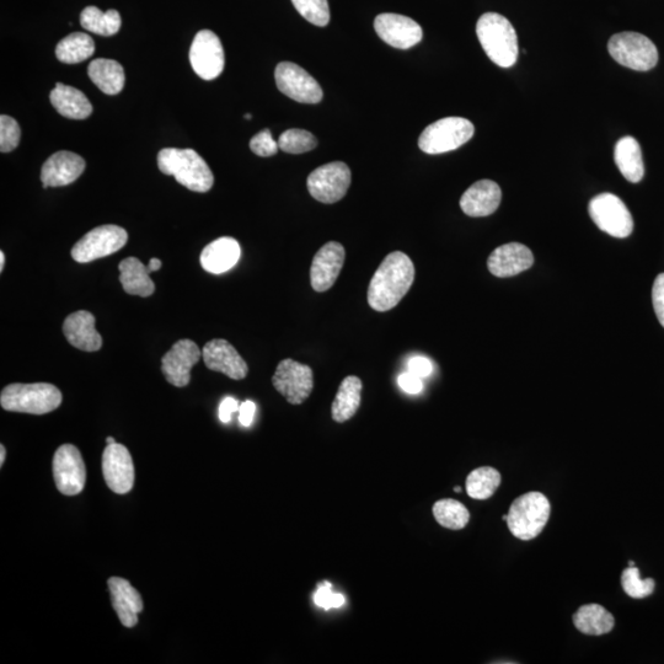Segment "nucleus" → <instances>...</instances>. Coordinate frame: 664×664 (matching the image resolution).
I'll use <instances>...</instances> for the list:
<instances>
[{"label":"nucleus","instance_id":"1","mask_svg":"<svg viewBox=\"0 0 664 664\" xmlns=\"http://www.w3.org/2000/svg\"><path fill=\"white\" fill-rule=\"evenodd\" d=\"M414 281L415 266L410 257L394 251L385 257L369 283L368 304L376 312H388L401 302Z\"/></svg>","mask_w":664,"mask_h":664},{"label":"nucleus","instance_id":"2","mask_svg":"<svg viewBox=\"0 0 664 664\" xmlns=\"http://www.w3.org/2000/svg\"><path fill=\"white\" fill-rule=\"evenodd\" d=\"M158 166L163 174L174 176L191 191L203 194L213 187L212 170L194 149L164 148L158 154Z\"/></svg>","mask_w":664,"mask_h":664},{"label":"nucleus","instance_id":"3","mask_svg":"<svg viewBox=\"0 0 664 664\" xmlns=\"http://www.w3.org/2000/svg\"><path fill=\"white\" fill-rule=\"evenodd\" d=\"M476 35L487 57L498 67L510 68L519 55L517 32L510 20L497 13H486L476 24Z\"/></svg>","mask_w":664,"mask_h":664},{"label":"nucleus","instance_id":"4","mask_svg":"<svg viewBox=\"0 0 664 664\" xmlns=\"http://www.w3.org/2000/svg\"><path fill=\"white\" fill-rule=\"evenodd\" d=\"M61 404V390L48 383L10 384L0 395V405L5 411L21 414H50L60 408Z\"/></svg>","mask_w":664,"mask_h":664},{"label":"nucleus","instance_id":"5","mask_svg":"<svg viewBox=\"0 0 664 664\" xmlns=\"http://www.w3.org/2000/svg\"><path fill=\"white\" fill-rule=\"evenodd\" d=\"M551 506L542 492L532 491L516 498L507 514V526L514 537L532 540L543 532L550 518Z\"/></svg>","mask_w":664,"mask_h":664},{"label":"nucleus","instance_id":"6","mask_svg":"<svg viewBox=\"0 0 664 664\" xmlns=\"http://www.w3.org/2000/svg\"><path fill=\"white\" fill-rule=\"evenodd\" d=\"M473 123L463 117H446L428 126L421 133L419 147L427 154L455 151L473 138Z\"/></svg>","mask_w":664,"mask_h":664},{"label":"nucleus","instance_id":"7","mask_svg":"<svg viewBox=\"0 0 664 664\" xmlns=\"http://www.w3.org/2000/svg\"><path fill=\"white\" fill-rule=\"evenodd\" d=\"M608 51L621 66L637 72L651 71L658 62L657 47L637 32H620L608 42Z\"/></svg>","mask_w":664,"mask_h":664},{"label":"nucleus","instance_id":"8","mask_svg":"<svg viewBox=\"0 0 664 664\" xmlns=\"http://www.w3.org/2000/svg\"><path fill=\"white\" fill-rule=\"evenodd\" d=\"M588 212L594 224L614 238H628L633 233V216L618 196L607 192L593 197Z\"/></svg>","mask_w":664,"mask_h":664},{"label":"nucleus","instance_id":"9","mask_svg":"<svg viewBox=\"0 0 664 664\" xmlns=\"http://www.w3.org/2000/svg\"><path fill=\"white\" fill-rule=\"evenodd\" d=\"M127 240L126 230L114 224L95 228L73 246V260L79 264H88L101 257L110 256L121 250L127 244Z\"/></svg>","mask_w":664,"mask_h":664},{"label":"nucleus","instance_id":"10","mask_svg":"<svg viewBox=\"0 0 664 664\" xmlns=\"http://www.w3.org/2000/svg\"><path fill=\"white\" fill-rule=\"evenodd\" d=\"M351 170L345 163L334 162L320 166L308 176V190L315 200L332 205L347 194L351 186Z\"/></svg>","mask_w":664,"mask_h":664},{"label":"nucleus","instance_id":"11","mask_svg":"<svg viewBox=\"0 0 664 664\" xmlns=\"http://www.w3.org/2000/svg\"><path fill=\"white\" fill-rule=\"evenodd\" d=\"M272 384L289 404L301 405L313 392V369L288 358L278 363Z\"/></svg>","mask_w":664,"mask_h":664},{"label":"nucleus","instance_id":"12","mask_svg":"<svg viewBox=\"0 0 664 664\" xmlns=\"http://www.w3.org/2000/svg\"><path fill=\"white\" fill-rule=\"evenodd\" d=\"M53 478L58 491L64 496H76L87 483V469L79 449L73 444H63L53 457Z\"/></svg>","mask_w":664,"mask_h":664},{"label":"nucleus","instance_id":"13","mask_svg":"<svg viewBox=\"0 0 664 664\" xmlns=\"http://www.w3.org/2000/svg\"><path fill=\"white\" fill-rule=\"evenodd\" d=\"M278 90L294 101L302 104H319L324 98L317 80L298 64L282 62L275 71Z\"/></svg>","mask_w":664,"mask_h":664},{"label":"nucleus","instance_id":"14","mask_svg":"<svg viewBox=\"0 0 664 664\" xmlns=\"http://www.w3.org/2000/svg\"><path fill=\"white\" fill-rule=\"evenodd\" d=\"M192 69L203 80H213L224 71V48L219 37L211 30L197 32L190 48Z\"/></svg>","mask_w":664,"mask_h":664},{"label":"nucleus","instance_id":"15","mask_svg":"<svg viewBox=\"0 0 664 664\" xmlns=\"http://www.w3.org/2000/svg\"><path fill=\"white\" fill-rule=\"evenodd\" d=\"M103 474L107 486L117 495H126L135 485V465L122 444H110L103 453Z\"/></svg>","mask_w":664,"mask_h":664},{"label":"nucleus","instance_id":"16","mask_svg":"<svg viewBox=\"0 0 664 664\" xmlns=\"http://www.w3.org/2000/svg\"><path fill=\"white\" fill-rule=\"evenodd\" d=\"M374 30L385 44L400 50L420 44L423 31L415 20L400 14L385 13L377 16L374 20Z\"/></svg>","mask_w":664,"mask_h":664},{"label":"nucleus","instance_id":"17","mask_svg":"<svg viewBox=\"0 0 664 664\" xmlns=\"http://www.w3.org/2000/svg\"><path fill=\"white\" fill-rule=\"evenodd\" d=\"M202 356L194 341L180 340L162 358V372L171 385L184 388L191 380V369Z\"/></svg>","mask_w":664,"mask_h":664},{"label":"nucleus","instance_id":"18","mask_svg":"<svg viewBox=\"0 0 664 664\" xmlns=\"http://www.w3.org/2000/svg\"><path fill=\"white\" fill-rule=\"evenodd\" d=\"M346 251L337 242H330L314 256L310 267V282L315 292L323 293L335 285L345 264Z\"/></svg>","mask_w":664,"mask_h":664},{"label":"nucleus","instance_id":"19","mask_svg":"<svg viewBox=\"0 0 664 664\" xmlns=\"http://www.w3.org/2000/svg\"><path fill=\"white\" fill-rule=\"evenodd\" d=\"M206 367L213 372L226 374L233 380H242L248 376V364L227 340L216 339L207 342L202 350Z\"/></svg>","mask_w":664,"mask_h":664},{"label":"nucleus","instance_id":"20","mask_svg":"<svg viewBox=\"0 0 664 664\" xmlns=\"http://www.w3.org/2000/svg\"><path fill=\"white\" fill-rule=\"evenodd\" d=\"M85 166V160L76 153L61 151L51 155L41 170L44 189L73 184L84 173Z\"/></svg>","mask_w":664,"mask_h":664},{"label":"nucleus","instance_id":"21","mask_svg":"<svg viewBox=\"0 0 664 664\" xmlns=\"http://www.w3.org/2000/svg\"><path fill=\"white\" fill-rule=\"evenodd\" d=\"M534 264V256L526 245L510 243L498 246L487 260L492 275L507 278L527 271Z\"/></svg>","mask_w":664,"mask_h":664},{"label":"nucleus","instance_id":"22","mask_svg":"<svg viewBox=\"0 0 664 664\" xmlns=\"http://www.w3.org/2000/svg\"><path fill=\"white\" fill-rule=\"evenodd\" d=\"M501 200V187L495 181L480 180L464 192L460 198V208L469 217H487L497 211Z\"/></svg>","mask_w":664,"mask_h":664},{"label":"nucleus","instance_id":"23","mask_svg":"<svg viewBox=\"0 0 664 664\" xmlns=\"http://www.w3.org/2000/svg\"><path fill=\"white\" fill-rule=\"evenodd\" d=\"M111 594L112 607L116 610L121 624L126 628H135L138 614L143 612L144 604L141 594L125 578L111 577L107 581Z\"/></svg>","mask_w":664,"mask_h":664},{"label":"nucleus","instance_id":"24","mask_svg":"<svg viewBox=\"0 0 664 664\" xmlns=\"http://www.w3.org/2000/svg\"><path fill=\"white\" fill-rule=\"evenodd\" d=\"M95 317L87 310L69 315L64 320L63 332L69 344L85 352L99 351L103 337L95 329Z\"/></svg>","mask_w":664,"mask_h":664},{"label":"nucleus","instance_id":"25","mask_svg":"<svg viewBox=\"0 0 664 664\" xmlns=\"http://www.w3.org/2000/svg\"><path fill=\"white\" fill-rule=\"evenodd\" d=\"M242 256V249L234 238L223 237L208 244L201 254L203 270L221 275L232 270Z\"/></svg>","mask_w":664,"mask_h":664},{"label":"nucleus","instance_id":"26","mask_svg":"<svg viewBox=\"0 0 664 664\" xmlns=\"http://www.w3.org/2000/svg\"><path fill=\"white\" fill-rule=\"evenodd\" d=\"M50 99L58 114L67 119L85 120L93 114V105L87 96L69 85L57 83L56 88L51 91Z\"/></svg>","mask_w":664,"mask_h":664},{"label":"nucleus","instance_id":"27","mask_svg":"<svg viewBox=\"0 0 664 664\" xmlns=\"http://www.w3.org/2000/svg\"><path fill=\"white\" fill-rule=\"evenodd\" d=\"M120 282L125 292L131 296L151 297L155 285L151 278V270L142 264L137 257H127L119 266Z\"/></svg>","mask_w":664,"mask_h":664},{"label":"nucleus","instance_id":"28","mask_svg":"<svg viewBox=\"0 0 664 664\" xmlns=\"http://www.w3.org/2000/svg\"><path fill=\"white\" fill-rule=\"evenodd\" d=\"M615 164L624 178L633 184L640 182L645 175L644 160L640 143L634 137H623L614 149Z\"/></svg>","mask_w":664,"mask_h":664},{"label":"nucleus","instance_id":"29","mask_svg":"<svg viewBox=\"0 0 664 664\" xmlns=\"http://www.w3.org/2000/svg\"><path fill=\"white\" fill-rule=\"evenodd\" d=\"M362 380L356 376L346 377L332 403V420L344 423L357 414L362 400Z\"/></svg>","mask_w":664,"mask_h":664},{"label":"nucleus","instance_id":"30","mask_svg":"<svg viewBox=\"0 0 664 664\" xmlns=\"http://www.w3.org/2000/svg\"><path fill=\"white\" fill-rule=\"evenodd\" d=\"M88 74L91 82L106 95L120 94L125 87V69L117 61L98 58L89 64Z\"/></svg>","mask_w":664,"mask_h":664},{"label":"nucleus","instance_id":"31","mask_svg":"<svg viewBox=\"0 0 664 664\" xmlns=\"http://www.w3.org/2000/svg\"><path fill=\"white\" fill-rule=\"evenodd\" d=\"M574 624L582 634L601 636L613 630L615 619L602 605L587 604L575 613Z\"/></svg>","mask_w":664,"mask_h":664},{"label":"nucleus","instance_id":"32","mask_svg":"<svg viewBox=\"0 0 664 664\" xmlns=\"http://www.w3.org/2000/svg\"><path fill=\"white\" fill-rule=\"evenodd\" d=\"M95 52V42L84 32H73L64 37L56 47L57 60L66 64H78L88 60Z\"/></svg>","mask_w":664,"mask_h":664},{"label":"nucleus","instance_id":"33","mask_svg":"<svg viewBox=\"0 0 664 664\" xmlns=\"http://www.w3.org/2000/svg\"><path fill=\"white\" fill-rule=\"evenodd\" d=\"M121 15L117 10L101 12L99 8H85L80 15V25L84 30L100 36H114L121 29Z\"/></svg>","mask_w":664,"mask_h":664},{"label":"nucleus","instance_id":"34","mask_svg":"<svg viewBox=\"0 0 664 664\" xmlns=\"http://www.w3.org/2000/svg\"><path fill=\"white\" fill-rule=\"evenodd\" d=\"M501 474L491 467L471 471L467 478V492L474 500H489L501 485Z\"/></svg>","mask_w":664,"mask_h":664},{"label":"nucleus","instance_id":"35","mask_svg":"<svg viewBox=\"0 0 664 664\" xmlns=\"http://www.w3.org/2000/svg\"><path fill=\"white\" fill-rule=\"evenodd\" d=\"M433 516L439 526L451 530H460L468 526L470 513L462 502L446 498L439 500L433 506Z\"/></svg>","mask_w":664,"mask_h":664},{"label":"nucleus","instance_id":"36","mask_svg":"<svg viewBox=\"0 0 664 664\" xmlns=\"http://www.w3.org/2000/svg\"><path fill=\"white\" fill-rule=\"evenodd\" d=\"M317 146L318 139L315 138L313 133L298 130V128L287 130L278 138V147L281 151L289 154L307 153L313 151Z\"/></svg>","mask_w":664,"mask_h":664},{"label":"nucleus","instance_id":"37","mask_svg":"<svg viewBox=\"0 0 664 664\" xmlns=\"http://www.w3.org/2000/svg\"><path fill=\"white\" fill-rule=\"evenodd\" d=\"M621 586L629 597L644 599L650 597L655 591L656 583L652 578L642 580L640 570L637 567H628L621 575Z\"/></svg>","mask_w":664,"mask_h":664},{"label":"nucleus","instance_id":"38","mask_svg":"<svg viewBox=\"0 0 664 664\" xmlns=\"http://www.w3.org/2000/svg\"><path fill=\"white\" fill-rule=\"evenodd\" d=\"M294 8L303 16L305 20L315 26H324L329 24L330 9L328 0H292Z\"/></svg>","mask_w":664,"mask_h":664},{"label":"nucleus","instance_id":"39","mask_svg":"<svg viewBox=\"0 0 664 664\" xmlns=\"http://www.w3.org/2000/svg\"><path fill=\"white\" fill-rule=\"evenodd\" d=\"M21 130L19 123L13 117L2 115L0 117V152L9 153L19 146Z\"/></svg>","mask_w":664,"mask_h":664},{"label":"nucleus","instance_id":"40","mask_svg":"<svg viewBox=\"0 0 664 664\" xmlns=\"http://www.w3.org/2000/svg\"><path fill=\"white\" fill-rule=\"evenodd\" d=\"M314 602L318 607L325 610L340 608L345 604V597L342 594L332 592V585L325 581L319 583L317 592L314 594Z\"/></svg>","mask_w":664,"mask_h":664},{"label":"nucleus","instance_id":"41","mask_svg":"<svg viewBox=\"0 0 664 664\" xmlns=\"http://www.w3.org/2000/svg\"><path fill=\"white\" fill-rule=\"evenodd\" d=\"M250 149L259 157H272L278 152V142L273 139L270 130H264L259 133L250 141Z\"/></svg>","mask_w":664,"mask_h":664},{"label":"nucleus","instance_id":"42","mask_svg":"<svg viewBox=\"0 0 664 664\" xmlns=\"http://www.w3.org/2000/svg\"><path fill=\"white\" fill-rule=\"evenodd\" d=\"M652 303L658 321L664 328V273L658 275L652 288Z\"/></svg>","mask_w":664,"mask_h":664},{"label":"nucleus","instance_id":"43","mask_svg":"<svg viewBox=\"0 0 664 664\" xmlns=\"http://www.w3.org/2000/svg\"><path fill=\"white\" fill-rule=\"evenodd\" d=\"M399 387L405 393L419 394L423 389L422 378L417 377L414 373L406 372L399 377Z\"/></svg>","mask_w":664,"mask_h":664},{"label":"nucleus","instance_id":"44","mask_svg":"<svg viewBox=\"0 0 664 664\" xmlns=\"http://www.w3.org/2000/svg\"><path fill=\"white\" fill-rule=\"evenodd\" d=\"M409 372L416 374L417 377L426 378L433 372V364L428 358L416 356L409 361Z\"/></svg>","mask_w":664,"mask_h":664},{"label":"nucleus","instance_id":"45","mask_svg":"<svg viewBox=\"0 0 664 664\" xmlns=\"http://www.w3.org/2000/svg\"><path fill=\"white\" fill-rule=\"evenodd\" d=\"M239 408L238 401L228 396V398L222 401L221 406H219V419H221L223 423H228L232 420L234 412H237Z\"/></svg>","mask_w":664,"mask_h":664},{"label":"nucleus","instance_id":"46","mask_svg":"<svg viewBox=\"0 0 664 664\" xmlns=\"http://www.w3.org/2000/svg\"><path fill=\"white\" fill-rule=\"evenodd\" d=\"M256 411V405L253 401H245L239 408V421L243 426L249 427L253 423Z\"/></svg>","mask_w":664,"mask_h":664},{"label":"nucleus","instance_id":"47","mask_svg":"<svg viewBox=\"0 0 664 664\" xmlns=\"http://www.w3.org/2000/svg\"><path fill=\"white\" fill-rule=\"evenodd\" d=\"M162 266H163L162 261H160L159 259H152L151 261H149L148 269L151 270V272H155L162 269Z\"/></svg>","mask_w":664,"mask_h":664},{"label":"nucleus","instance_id":"48","mask_svg":"<svg viewBox=\"0 0 664 664\" xmlns=\"http://www.w3.org/2000/svg\"><path fill=\"white\" fill-rule=\"evenodd\" d=\"M5 457H7V451H5L4 446H0V467H3L5 462Z\"/></svg>","mask_w":664,"mask_h":664},{"label":"nucleus","instance_id":"49","mask_svg":"<svg viewBox=\"0 0 664 664\" xmlns=\"http://www.w3.org/2000/svg\"><path fill=\"white\" fill-rule=\"evenodd\" d=\"M5 266V254L3 251H0V271L3 272Z\"/></svg>","mask_w":664,"mask_h":664},{"label":"nucleus","instance_id":"50","mask_svg":"<svg viewBox=\"0 0 664 664\" xmlns=\"http://www.w3.org/2000/svg\"><path fill=\"white\" fill-rule=\"evenodd\" d=\"M106 443H107V446H110V444H115L116 443V439L114 437H107L106 438Z\"/></svg>","mask_w":664,"mask_h":664},{"label":"nucleus","instance_id":"51","mask_svg":"<svg viewBox=\"0 0 664 664\" xmlns=\"http://www.w3.org/2000/svg\"><path fill=\"white\" fill-rule=\"evenodd\" d=\"M454 491H455V492H462V487H460V486H455V487H454Z\"/></svg>","mask_w":664,"mask_h":664},{"label":"nucleus","instance_id":"52","mask_svg":"<svg viewBox=\"0 0 664 664\" xmlns=\"http://www.w3.org/2000/svg\"><path fill=\"white\" fill-rule=\"evenodd\" d=\"M245 119H246V120L253 119V116H251V115H249V114H246V115H245Z\"/></svg>","mask_w":664,"mask_h":664},{"label":"nucleus","instance_id":"53","mask_svg":"<svg viewBox=\"0 0 664 664\" xmlns=\"http://www.w3.org/2000/svg\"><path fill=\"white\" fill-rule=\"evenodd\" d=\"M634 566H635V562H634V561H630V562H629V567H634Z\"/></svg>","mask_w":664,"mask_h":664},{"label":"nucleus","instance_id":"54","mask_svg":"<svg viewBox=\"0 0 664 664\" xmlns=\"http://www.w3.org/2000/svg\"><path fill=\"white\" fill-rule=\"evenodd\" d=\"M502 519H503V521H507V514H506V516H503Z\"/></svg>","mask_w":664,"mask_h":664}]
</instances>
